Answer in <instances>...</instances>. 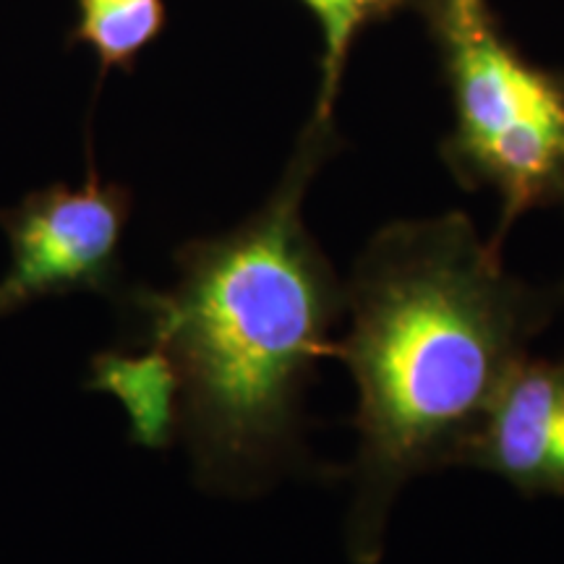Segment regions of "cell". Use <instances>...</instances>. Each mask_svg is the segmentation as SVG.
<instances>
[{"label": "cell", "mask_w": 564, "mask_h": 564, "mask_svg": "<svg viewBox=\"0 0 564 564\" xmlns=\"http://www.w3.org/2000/svg\"><path fill=\"white\" fill-rule=\"evenodd\" d=\"M131 192L100 181L89 160L84 186L40 188L17 207H0L11 243V267L0 280V319L45 299L97 293L118 303L129 293L121 243Z\"/></svg>", "instance_id": "cell-4"}, {"label": "cell", "mask_w": 564, "mask_h": 564, "mask_svg": "<svg viewBox=\"0 0 564 564\" xmlns=\"http://www.w3.org/2000/svg\"><path fill=\"white\" fill-rule=\"evenodd\" d=\"M87 390L110 392L129 413V440L147 449H171L181 434V379L160 345H118L95 352Z\"/></svg>", "instance_id": "cell-6"}, {"label": "cell", "mask_w": 564, "mask_h": 564, "mask_svg": "<svg viewBox=\"0 0 564 564\" xmlns=\"http://www.w3.org/2000/svg\"><path fill=\"white\" fill-rule=\"evenodd\" d=\"M562 312L564 280L531 285L505 272L502 251L463 212L392 223L366 243L345 282L350 329L329 345L358 394L352 560H379L413 478L460 465L507 373Z\"/></svg>", "instance_id": "cell-2"}, {"label": "cell", "mask_w": 564, "mask_h": 564, "mask_svg": "<svg viewBox=\"0 0 564 564\" xmlns=\"http://www.w3.org/2000/svg\"><path fill=\"white\" fill-rule=\"evenodd\" d=\"M436 26L455 102L442 154L465 186L497 192L502 251L525 212L564 207V82L499 37L484 0H442Z\"/></svg>", "instance_id": "cell-3"}, {"label": "cell", "mask_w": 564, "mask_h": 564, "mask_svg": "<svg viewBox=\"0 0 564 564\" xmlns=\"http://www.w3.org/2000/svg\"><path fill=\"white\" fill-rule=\"evenodd\" d=\"M314 17L319 19L324 34V61H322V89L314 118L333 121V110L340 89V76L348 58V47L366 21L390 11L400 0H303Z\"/></svg>", "instance_id": "cell-8"}, {"label": "cell", "mask_w": 564, "mask_h": 564, "mask_svg": "<svg viewBox=\"0 0 564 564\" xmlns=\"http://www.w3.org/2000/svg\"><path fill=\"white\" fill-rule=\"evenodd\" d=\"M457 468L499 476L523 497H564V356L512 366Z\"/></svg>", "instance_id": "cell-5"}, {"label": "cell", "mask_w": 564, "mask_h": 564, "mask_svg": "<svg viewBox=\"0 0 564 564\" xmlns=\"http://www.w3.org/2000/svg\"><path fill=\"white\" fill-rule=\"evenodd\" d=\"M165 24L162 0H79L76 37L95 51L102 68L129 66Z\"/></svg>", "instance_id": "cell-7"}, {"label": "cell", "mask_w": 564, "mask_h": 564, "mask_svg": "<svg viewBox=\"0 0 564 564\" xmlns=\"http://www.w3.org/2000/svg\"><path fill=\"white\" fill-rule=\"evenodd\" d=\"M335 147L312 118L270 199L238 228L173 251L175 285H131L121 345H160L181 379V436L202 491L259 497L316 474L303 394L329 358L345 282L303 223V196Z\"/></svg>", "instance_id": "cell-1"}]
</instances>
